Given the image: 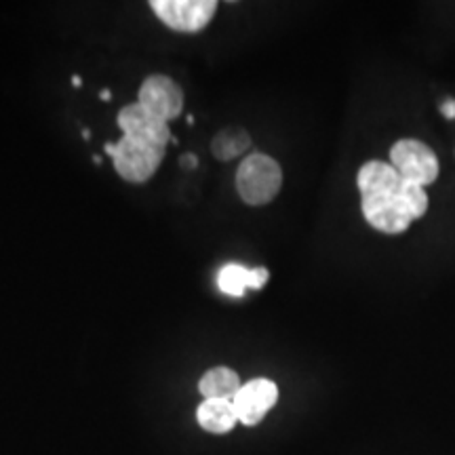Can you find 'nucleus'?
Segmentation results:
<instances>
[{
    "label": "nucleus",
    "mask_w": 455,
    "mask_h": 455,
    "mask_svg": "<svg viewBox=\"0 0 455 455\" xmlns=\"http://www.w3.org/2000/svg\"><path fill=\"white\" fill-rule=\"evenodd\" d=\"M356 184L367 224L384 235H401L428 212L424 188L403 180L390 163H365L358 171Z\"/></svg>",
    "instance_id": "f257e3e1"
},
{
    "label": "nucleus",
    "mask_w": 455,
    "mask_h": 455,
    "mask_svg": "<svg viewBox=\"0 0 455 455\" xmlns=\"http://www.w3.org/2000/svg\"><path fill=\"white\" fill-rule=\"evenodd\" d=\"M283 186V171L272 156L249 155L236 171L238 196L251 207L268 204Z\"/></svg>",
    "instance_id": "f03ea898"
},
{
    "label": "nucleus",
    "mask_w": 455,
    "mask_h": 455,
    "mask_svg": "<svg viewBox=\"0 0 455 455\" xmlns=\"http://www.w3.org/2000/svg\"><path fill=\"white\" fill-rule=\"evenodd\" d=\"M104 152L114 161V169L129 184H146L161 167L164 150L123 135L116 144H106Z\"/></svg>",
    "instance_id": "7ed1b4c3"
},
{
    "label": "nucleus",
    "mask_w": 455,
    "mask_h": 455,
    "mask_svg": "<svg viewBox=\"0 0 455 455\" xmlns=\"http://www.w3.org/2000/svg\"><path fill=\"white\" fill-rule=\"evenodd\" d=\"M390 164L409 184L426 188L439 178V158L424 141L401 140L392 146Z\"/></svg>",
    "instance_id": "20e7f679"
},
{
    "label": "nucleus",
    "mask_w": 455,
    "mask_h": 455,
    "mask_svg": "<svg viewBox=\"0 0 455 455\" xmlns=\"http://www.w3.org/2000/svg\"><path fill=\"white\" fill-rule=\"evenodd\" d=\"M150 9L169 30L195 34L209 26L215 17V0H152Z\"/></svg>",
    "instance_id": "39448f33"
},
{
    "label": "nucleus",
    "mask_w": 455,
    "mask_h": 455,
    "mask_svg": "<svg viewBox=\"0 0 455 455\" xmlns=\"http://www.w3.org/2000/svg\"><path fill=\"white\" fill-rule=\"evenodd\" d=\"M116 123L118 127H121L123 135L138 140L141 144L158 148V150H164V146L171 141L169 124L164 123L163 118L148 112L144 106L138 104V101L124 106L123 110L118 112Z\"/></svg>",
    "instance_id": "423d86ee"
},
{
    "label": "nucleus",
    "mask_w": 455,
    "mask_h": 455,
    "mask_svg": "<svg viewBox=\"0 0 455 455\" xmlns=\"http://www.w3.org/2000/svg\"><path fill=\"white\" fill-rule=\"evenodd\" d=\"M138 104L144 106L155 116L163 118L164 123H169L178 118L184 110V93H181L180 84L171 81L169 76L152 74L141 83Z\"/></svg>",
    "instance_id": "0eeeda50"
},
{
    "label": "nucleus",
    "mask_w": 455,
    "mask_h": 455,
    "mask_svg": "<svg viewBox=\"0 0 455 455\" xmlns=\"http://www.w3.org/2000/svg\"><path fill=\"white\" fill-rule=\"evenodd\" d=\"M278 401V386L272 379L255 378L241 386L238 395L232 398L238 422L244 426H258L268 415Z\"/></svg>",
    "instance_id": "6e6552de"
},
{
    "label": "nucleus",
    "mask_w": 455,
    "mask_h": 455,
    "mask_svg": "<svg viewBox=\"0 0 455 455\" xmlns=\"http://www.w3.org/2000/svg\"><path fill=\"white\" fill-rule=\"evenodd\" d=\"M196 422L204 432L226 435L238 422L235 403L221 401V398H204L196 409Z\"/></svg>",
    "instance_id": "1a4fd4ad"
},
{
    "label": "nucleus",
    "mask_w": 455,
    "mask_h": 455,
    "mask_svg": "<svg viewBox=\"0 0 455 455\" xmlns=\"http://www.w3.org/2000/svg\"><path fill=\"white\" fill-rule=\"evenodd\" d=\"M241 378L235 369L230 367H213L203 375L198 382V392L204 398H221V401H232L241 390Z\"/></svg>",
    "instance_id": "9d476101"
},
{
    "label": "nucleus",
    "mask_w": 455,
    "mask_h": 455,
    "mask_svg": "<svg viewBox=\"0 0 455 455\" xmlns=\"http://www.w3.org/2000/svg\"><path fill=\"white\" fill-rule=\"evenodd\" d=\"M249 146H251V135L247 131L238 127H226L212 140V155L218 161L226 163L236 156H243L249 150Z\"/></svg>",
    "instance_id": "9b49d317"
},
{
    "label": "nucleus",
    "mask_w": 455,
    "mask_h": 455,
    "mask_svg": "<svg viewBox=\"0 0 455 455\" xmlns=\"http://www.w3.org/2000/svg\"><path fill=\"white\" fill-rule=\"evenodd\" d=\"M218 287L224 295L230 298H243L247 289H251V268L247 266L236 264H226L224 268L218 272Z\"/></svg>",
    "instance_id": "f8f14e48"
},
{
    "label": "nucleus",
    "mask_w": 455,
    "mask_h": 455,
    "mask_svg": "<svg viewBox=\"0 0 455 455\" xmlns=\"http://www.w3.org/2000/svg\"><path fill=\"white\" fill-rule=\"evenodd\" d=\"M441 112H443V116L449 118V121H453V118H455V100L449 98V100L443 101Z\"/></svg>",
    "instance_id": "ddd939ff"
},
{
    "label": "nucleus",
    "mask_w": 455,
    "mask_h": 455,
    "mask_svg": "<svg viewBox=\"0 0 455 455\" xmlns=\"http://www.w3.org/2000/svg\"><path fill=\"white\" fill-rule=\"evenodd\" d=\"M180 164L186 169H196L198 167V158L195 155H184L180 158Z\"/></svg>",
    "instance_id": "4468645a"
},
{
    "label": "nucleus",
    "mask_w": 455,
    "mask_h": 455,
    "mask_svg": "<svg viewBox=\"0 0 455 455\" xmlns=\"http://www.w3.org/2000/svg\"><path fill=\"white\" fill-rule=\"evenodd\" d=\"M100 100H101V101H110V100H112L110 91H108V89H104V91H101V93H100Z\"/></svg>",
    "instance_id": "2eb2a0df"
},
{
    "label": "nucleus",
    "mask_w": 455,
    "mask_h": 455,
    "mask_svg": "<svg viewBox=\"0 0 455 455\" xmlns=\"http://www.w3.org/2000/svg\"><path fill=\"white\" fill-rule=\"evenodd\" d=\"M72 84H74V87H81V84H83L81 76H74V78H72Z\"/></svg>",
    "instance_id": "dca6fc26"
}]
</instances>
